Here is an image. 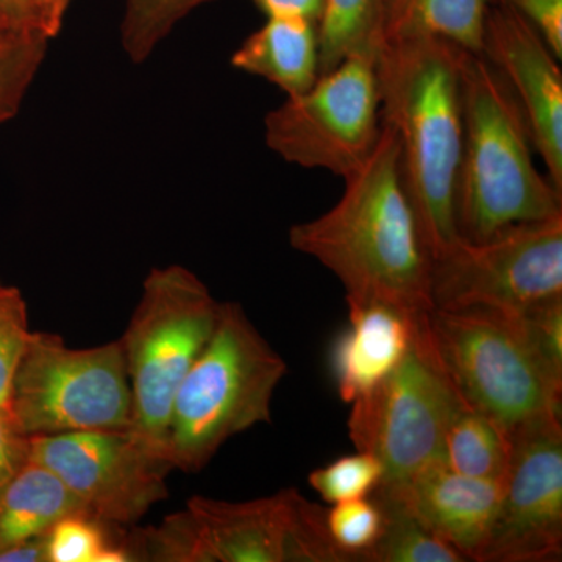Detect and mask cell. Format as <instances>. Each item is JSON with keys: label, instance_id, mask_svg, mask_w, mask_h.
<instances>
[{"label": "cell", "instance_id": "obj_1", "mask_svg": "<svg viewBox=\"0 0 562 562\" xmlns=\"http://www.w3.org/2000/svg\"><path fill=\"white\" fill-rule=\"evenodd\" d=\"M341 199L290 231L292 249L319 261L346 288L347 302H384L430 313L431 257L403 184L398 144L382 124L379 143L346 179Z\"/></svg>", "mask_w": 562, "mask_h": 562}, {"label": "cell", "instance_id": "obj_2", "mask_svg": "<svg viewBox=\"0 0 562 562\" xmlns=\"http://www.w3.org/2000/svg\"><path fill=\"white\" fill-rule=\"evenodd\" d=\"M452 41H383L375 54L382 124L394 132L398 166L431 260L461 238L457 184L462 147V66Z\"/></svg>", "mask_w": 562, "mask_h": 562}, {"label": "cell", "instance_id": "obj_3", "mask_svg": "<svg viewBox=\"0 0 562 562\" xmlns=\"http://www.w3.org/2000/svg\"><path fill=\"white\" fill-rule=\"evenodd\" d=\"M462 147L457 184L461 238L562 214V191L536 168L530 128L516 95L483 55L462 66Z\"/></svg>", "mask_w": 562, "mask_h": 562}, {"label": "cell", "instance_id": "obj_4", "mask_svg": "<svg viewBox=\"0 0 562 562\" xmlns=\"http://www.w3.org/2000/svg\"><path fill=\"white\" fill-rule=\"evenodd\" d=\"M286 372L243 306L221 303L216 328L173 398L166 449L176 471H202L233 436L269 424Z\"/></svg>", "mask_w": 562, "mask_h": 562}, {"label": "cell", "instance_id": "obj_5", "mask_svg": "<svg viewBox=\"0 0 562 562\" xmlns=\"http://www.w3.org/2000/svg\"><path fill=\"white\" fill-rule=\"evenodd\" d=\"M220 308L221 302L190 269L154 268L122 335L132 387L131 430L166 453L173 398L209 344Z\"/></svg>", "mask_w": 562, "mask_h": 562}, {"label": "cell", "instance_id": "obj_6", "mask_svg": "<svg viewBox=\"0 0 562 562\" xmlns=\"http://www.w3.org/2000/svg\"><path fill=\"white\" fill-rule=\"evenodd\" d=\"M428 328L462 401L508 435L539 417L560 416L562 382L536 353L522 314L435 308Z\"/></svg>", "mask_w": 562, "mask_h": 562}, {"label": "cell", "instance_id": "obj_7", "mask_svg": "<svg viewBox=\"0 0 562 562\" xmlns=\"http://www.w3.org/2000/svg\"><path fill=\"white\" fill-rule=\"evenodd\" d=\"M9 409L31 438L127 430L133 401L121 339L72 349L60 335L32 331L11 382Z\"/></svg>", "mask_w": 562, "mask_h": 562}, {"label": "cell", "instance_id": "obj_8", "mask_svg": "<svg viewBox=\"0 0 562 562\" xmlns=\"http://www.w3.org/2000/svg\"><path fill=\"white\" fill-rule=\"evenodd\" d=\"M462 405L465 402L443 368L425 313L401 364L351 403L350 439L357 450L375 454L382 462L380 486H397L443 461L447 430Z\"/></svg>", "mask_w": 562, "mask_h": 562}, {"label": "cell", "instance_id": "obj_9", "mask_svg": "<svg viewBox=\"0 0 562 562\" xmlns=\"http://www.w3.org/2000/svg\"><path fill=\"white\" fill-rule=\"evenodd\" d=\"M380 133L379 79L371 54L347 57L265 117L266 144L280 158L342 179L368 160Z\"/></svg>", "mask_w": 562, "mask_h": 562}, {"label": "cell", "instance_id": "obj_10", "mask_svg": "<svg viewBox=\"0 0 562 562\" xmlns=\"http://www.w3.org/2000/svg\"><path fill=\"white\" fill-rule=\"evenodd\" d=\"M562 297V214L460 238L431 260L435 308L522 314Z\"/></svg>", "mask_w": 562, "mask_h": 562}, {"label": "cell", "instance_id": "obj_11", "mask_svg": "<svg viewBox=\"0 0 562 562\" xmlns=\"http://www.w3.org/2000/svg\"><path fill=\"white\" fill-rule=\"evenodd\" d=\"M29 460L54 472L92 519L127 527L168 498L166 450L127 430L32 436Z\"/></svg>", "mask_w": 562, "mask_h": 562}, {"label": "cell", "instance_id": "obj_12", "mask_svg": "<svg viewBox=\"0 0 562 562\" xmlns=\"http://www.w3.org/2000/svg\"><path fill=\"white\" fill-rule=\"evenodd\" d=\"M501 503L475 561L547 562L562 554L561 416L516 428Z\"/></svg>", "mask_w": 562, "mask_h": 562}, {"label": "cell", "instance_id": "obj_13", "mask_svg": "<svg viewBox=\"0 0 562 562\" xmlns=\"http://www.w3.org/2000/svg\"><path fill=\"white\" fill-rule=\"evenodd\" d=\"M210 562H344L327 530V509L297 490L250 502L194 495L188 501Z\"/></svg>", "mask_w": 562, "mask_h": 562}, {"label": "cell", "instance_id": "obj_14", "mask_svg": "<svg viewBox=\"0 0 562 562\" xmlns=\"http://www.w3.org/2000/svg\"><path fill=\"white\" fill-rule=\"evenodd\" d=\"M480 55L498 70L522 110L547 177L562 191L560 58L519 11L491 0Z\"/></svg>", "mask_w": 562, "mask_h": 562}, {"label": "cell", "instance_id": "obj_15", "mask_svg": "<svg viewBox=\"0 0 562 562\" xmlns=\"http://www.w3.org/2000/svg\"><path fill=\"white\" fill-rule=\"evenodd\" d=\"M503 480L461 475L443 461L428 465L397 486H379L371 497L408 513L432 535L475 561L501 503Z\"/></svg>", "mask_w": 562, "mask_h": 562}, {"label": "cell", "instance_id": "obj_16", "mask_svg": "<svg viewBox=\"0 0 562 562\" xmlns=\"http://www.w3.org/2000/svg\"><path fill=\"white\" fill-rule=\"evenodd\" d=\"M349 327L330 355L333 379L344 402L364 397L386 379L412 347L422 314L384 302H347Z\"/></svg>", "mask_w": 562, "mask_h": 562}, {"label": "cell", "instance_id": "obj_17", "mask_svg": "<svg viewBox=\"0 0 562 562\" xmlns=\"http://www.w3.org/2000/svg\"><path fill=\"white\" fill-rule=\"evenodd\" d=\"M317 29L297 18H268L232 55V66L271 81L286 95L301 94L321 76Z\"/></svg>", "mask_w": 562, "mask_h": 562}, {"label": "cell", "instance_id": "obj_18", "mask_svg": "<svg viewBox=\"0 0 562 562\" xmlns=\"http://www.w3.org/2000/svg\"><path fill=\"white\" fill-rule=\"evenodd\" d=\"M72 514L90 516L54 472L29 460L0 490V552L44 535Z\"/></svg>", "mask_w": 562, "mask_h": 562}, {"label": "cell", "instance_id": "obj_19", "mask_svg": "<svg viewBox=\"0 0 562 562\" xmlns=\"http://www.w3.org/2000/svg\"><path fill=\"white\" fill-rule=\"evenodd\" d=\"M491 0H387L383 41L432 36L480 54Z\"/></svg>", "mask_w": 562, "mask_h": 562}, {"label": "cell", "instance_id": "obj_20", "mask_svg": "<svg viewBox=\"0 0 562 562\" xmlns=\"http://www.w3.org/2000/svg\"><path fill=\"white\" fill-rule=\"evenodd\" d=\"M512 438L490 416L468 403L454 414L443 441L442 460L461 475L501 482L508 471Z\"/></svg>", "mask_w": 562, "mask_h": 562}, {"label": "cell", "instance_id": "obj_21", "mask_svg": "<svg viewBox=\"0 0 562 562\" xmlns=\"http://www.w3.org/2000/svg\"><path fill=\"white\" fill-rule=\"evenodd\" d=\"M387 0H327L319 22L321 74L382 46Z\"/></svg>", "mask_w": 562, "mask_h": 562}, {"label": "cell", "instance_id": "obj_22", "mask_svg": "<svg viewBox=\"0 0 562 562\" xmlns=\"http://www.w3.org/2000/svg\"><path fill=\"white\" fill-rule=\"evenodd\" d=\"M375 498V497H372ZM386 525L368 562H464L452 546L432 535L408 513L392 503L379 501Z\"/></svg>", "mask_w": 562, "mask_h": 562}, {"label": "cell", "instance_id": "obj_23", "mask_svg": "<svg viewBox=\"0 0 562 562\" xmlns=\"http://www.w3.org/2000/svg\"><path fill=\"white\" fill-rule=\"evenodd\" d=\"M211 0H125L121 41L133 63L154 54L184 16Z\"/></svg>", "mask_w": 562, "mask_h": 562}, {"label": "cell", "instance_id": "obj_24", "mask_svg": "<svg viewBox=\"0 0 562 562\" xmlns=\"http://www.w3.org/2000/svg\"><path fill=\"white\" fill-rule=\"evenodd\" d=\"M111 525L87 514H72L58 520L47 532L49 562H131L124 542L110 538Z\"/></svg>", "mask_w": 562, "mask_h": 562}, {"label": "cell", "instance_id": "obj_25", "mask_svg": "<svg viewBox=\"0 0 562 562\" xmlns=\"http://www.w3.org/2000/svg\"><path fill=\"white\" fill-rule=\"evenodd\" d=\"M49 41L41 33L0 35V125L20 113L46 58Z\"/></svg>", "mask_w": 562, "mask_h": 562}, {"label": "cell", "instance_id": "obj_26", "mask_svg": "<svg viewBox=\"0 0 562 562\" xmlns=\"http://www.w3.org/2000/svg\"><path fill=\"white\" fill-rule=\"evenodd\" d=\"M386 525L380 503L372 497L336 503L327 509V530L344 562H368Z\"/></svg>", "mask_w": 562, "mask_h": 562}, {"label": "cell", "instance_id": "obj_27", "mask_svg": "<svg viewBox=\"0 0 562 562\" xmlns=\"http://www.w3.org/2000/svg\"><path fill=\"white\" fill-rule=\"evenodd\" d=\"M384 469L375 454L362 452L338 458L310 473L308 483L327 503L371 497L383 483Z\"/></svg>", "mask_w": 562, "mask_h": 562}, {"label": "cell", "instance_id": "obj_28", "mask_svg": "<svg viewBox=\"0 0 562 562\" xmlns=\"http://www.w3.org/2000/svg\"><path fill=\"white\" fill-rule=\"evenodd\" d=\"M31 335L24 295L0 280V409L10 412L11 382Z\"/></svg>", "mask_w": 562, "mask_h": 562}, {"label": "cell", "instance_id": "obj_29", "mask_svg": "<svg viewBox=\"0 0 562 562\" xmlns=\"http://www.w3.org/2000/svg\"><path fill=\"white\" fill-rule=\"evenodd\" d=\"M522 319L536 353L562 382V297L528 310Z\"/></svg>", "mask_w": 562, "mask_h": 562}, {"label": "cell", "instance_id": "obj_30", "mask_svg": "<svg viewBox=\"0 0 562 562\" xmlns=\"http://www.w3.org/2000/svg\"><path fill=\"white\" fill-rule=\"evenodd\" d=\"M519 11L538 29L558 58L562 57V0H495Z\"/></svg>", "mask_w": 562, "mask_h": 562}, {"label": "cell", "instance_id": "obj_31", "mask_svg": "<svg viewBox=\"0 0 562 562\" xmlns=\"http://www.w3.org/2000/svg\"><path fill=\"white\" fill-rule=\"evenodd\" d=\"M31 436L24 435L7 409H0V490L29 462Z\"/></svg>", "mask_w": 562, "mask_h": 562}, {"label": "cell", "instance_id": "obj_32", "mask_svg": "<svg viewBox=\"0 0 562 562\" xmlns=\"http://www.w3.org/2000/svg\"><path fill=\"white\" fill-rule=\"evenodd\" d=\"M10 33L44 35L38 14L31 0H0V35H10Z\"/></svg>", "mask_w": 562, "mask_h": 562}, {"label": "cell", "instance_id": "obj_33", "mask_svg": "<svg viewBox=\"0 0 562 562\" xmlns=\"http://www.w3.org/2000/svg\"><path fill=\"white\" fill-rule=\"evenodd\" d=\"M254 3L268 18H297L319 27L327 0H254Z\"/></svg>", "mask_w": 562, "mask_h": 562}, {"label": "cell", "instance_id": "obj_34", "mask_svg": "<svg viewBox=\"0 0 562 562\" xmlns=\"http://www.w3.org/2000/svg\"><path fill=\"white\" fill-rule=\"evenodd\" d=\"M31 2L38 14L44 35L54 40L61 31L70 0H31Z\"/></svg>", "mask_w": 562, "mask_h": 562}, {"label": "cell", "instance_id": "obj_35", "mask_svg": "<svg viewBox=\"0 0 562 562\" xmlns=\"http://www.w3.org/2000/svg\"><path fill=\"white\" fill-rule=\"evenodd\" d=\"M47 532L3 550L0 552V562H49L47 560Z\"/></svg>", "mask_w": 562, "mask_h": 562}]
</instances>
